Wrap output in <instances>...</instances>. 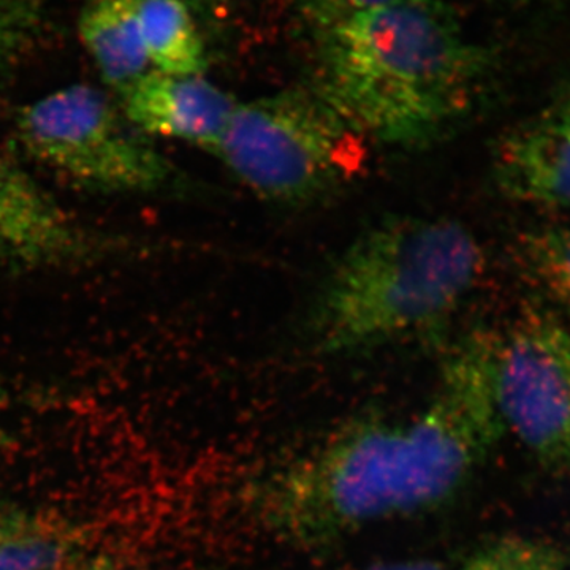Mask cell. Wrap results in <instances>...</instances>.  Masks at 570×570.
I'll return each instance as SVG.
<instances>
[{
    "label": "cell",
    "instance_id": "3",
    "mask_svg": "<svg viewBox=\"0 0 570 570\" xmlns=\"http://www.w3.org/2000/svg\"><path fill=\"white\" fill-rule=\"evenodd\" d=\"M483 268L479 239L459 220H387L330 273L311 317L314 343L346 354L433 328L459 309Z\"/></svg>",
    "mask_w": 570,
    "mask_h": 570
},
{
    "label": "cell",
    "instance_id": "15",
    "mask_svg": "<svg viewBox=\"0 0 570 570\" xmlns=\"http://www.w3.org/2000/svg\"><path fill=\"white\" fill-rule=\"evenodd\" d=\"M45 0H0V77L39 39Z\"/></svg>",
    "mask_w": 570,
    "mask_h": 570
},
{
    "label": "cell",
    "instance_id": "9",
    "mask_svg": "<svg viewBox=\"0 0 570 570\" xmlns=\"http://www.w3.org/2000/svg\"><path fill=\"white\" fill-rule=\"evenodd\" d=\"M124 115L145 135L174 138L212 153L236 100L204 75L149 70L121 97Z\"/></svg>",
    "mask_w": 570,
    "mask_h": 570
},
{
    "label": "cell",
    "instance_id": "10",
    "mask_svg": "<svg viewBox=\"0 0 570 570\" xmlns=\"http://www.w3.org/2000/svg\"><path fill=\"white\" fill-rule=\"evenodd\" d=\"M89 550L85 528L55 510L0 508V570H77Z\"/></svg>",
    "mask_w": 570,
    "mask_h": 570
},
{
    "label": "cell",
    "instance_id": "17",
    "mask_svg": "<svg viewBox=\"0 0 570 570\" xmlns=\"http://www.w3.org/2000/svg\"><path fill=\"white\" fill-rule=\"evenodd\" d=\"M7 406H9V397H7L6 390L0 385V455L6 452L11 441L9 430H7L6 425Z\"/></svg>",
    "mask_w": 570,
    "mask_h": 570
},
{
    "label": "cell",
    "instance_id": "8",
    "mask_svg": "<svg viewBox=\"0 0 570 570\" xmlns=\"http://www.w3.org/2000/svg\"><path fill=\"white\" fill-rule=\"evenodd\" d=\"M94 250L92 236L0 153V262L67 265L91 257Z\"/></svg>",
    "mask_w": 570,
    "mask_h": 570
},
{
    "label": "cell",
    "instance_id": "16",
    "mask_svg": "<svg viewBox=\"0 0 570 570\" xmlns=\"http://www.w3.org/2000/svg\"><path fill=\"white\" fill-rule=\"evenodd\" d=\"M393 0H295L299 18L314 32L322 33L356 14L387 6Z\"/></svg>",
    "mask_w": 570,
    "mask_h": 570
},
{
    "label": "cell",
    "instance_id": "19",
    "mask_svg": "<svg viewBox=\"0 0 570 570\" xmlns=\"http://www.w3.org/2000/svg\"><path fill=\"white\" fill-rule=\"evenodd\" d=\"M186 2L189 3V6H190V3H198V6H202V3H204V6H206V3H208V2H206V0H186Z\"/></svg>",
    "mask_w": 570,
    "mask_h": 570
},
{
    "label": "cell",
    "instance_id": "7",
    "mask_svg": "<svg viewBox=\"0 0 570 570\" xmlns=\"http://www.w3.org/2000/svg\"><path fill=\"white\" fill-rule=\"evenodd\" d=\"M494 181L519 204L570 212V78L499 141Z\"/></svg>",
    "mask_w": 570,
    "mask_h": 570
},
{
    "label": "cell",
    "instance_id": "5",
    "mask_svg": "<svg viewBox=\"0 0 570 570\" xmlns=\"http://www.w3.org/2000/svg\"><path fill=\"white\" fill-rule=\"evenodd\" d=\"M17 135L33 160L88 189L149 193L170 178L163 154L92 86H69L26 105Z\"/></svg>",
    "mask_w": 570,
    "mask_h": 570
},
{
    "label": "cell",
    "instance_id": "11",
    "mask_svg": "<svg viewBox=\"0 0 570 570\" xmlns=\"http://www.w3.org/2000/svg\"><path fill=\"white\" fill-rule=\"evenodd\" d=\"M78 33L104 81L119 97L153 70L142 47L138 0H88Z\"/></svg>",
    "mask_w": 570,
    "mask_h": 570
},
{
    "label": "cell",
    "instance_id": "2",
    "mask_svg": "<svg viewBox=\"0 0 570 570\" xmlns=\"http://www.w3.org/2000/svg\"><path fill=\"white\" fill-rule=\"evenodd\" d=\"M314 91L363 140L425 145L469 115L493 55L442 0H393L317 33Z\"/></svg>",
    "mask_w": 570,
    "mask_h": 570
},
{
    "label": "cell",
    "instance_id": "1",
    "mask_svg": "<svg viewBox=\"0 0 570 570\" xmlns=\"http://www.w3.org/2000/svg\"><path fill=\"white\" fill-rule=\"evenodd\" d=\"M504 434L493 336L475 333L448 355L422 407L396 417L356 415L330 428L249 482L247 513L279 546L326 549L445 504Z\"/></svg>",
    "mask_w": 570,
    "mask_h": 570
},
{
    "label": "cell",
    "instance_id": "12",
    "mask_svg": "<svg viewBox=\"0 0 570 570\" xmlns=\"http://www.w3.org/2000/svg\"><path fill=\"white\" fill-rule=\"evenodd\" d=\"M138 22L153 70L204 75V39L186 0H138Z\"/></svg>",
    "mask_w": 570,
    "mask_h": 570
},
{
    "label": "cell",
    "instance_id": "18",
    "mask_svg": "<svg viewBox=\"0 0 570 570\" xmlns=\"http://www.w3.org/2000/svg\"><path fill=\"white\" fill-rule=\"evenodd\" d=\"M494 2L521 9V7H558L569 3L570 0H494Z\"/></svg>",
    "mask_w": 570,
    "mask_h": 570
},
{
    "label": "cell",
    "instance_id": "13",
    "mask_svg": "<svg viewBox=\"0 0 570 570\" xmlns=\"http://www.w3.org/2000/svg\"><path fill=\"white\" fill-rule=\"evenodd\" d=\"M570 551L532 535H502L449 558L382 561L365 570H568Z\"/></svg>",
    "mask_w": 570,
    "mask_h": 570
},
{
    "label": "cell",
    "instance_id": "4",
    "mask_svg": "<svg viewBox=\"0 0 570 570\" xmlns=\"http://www.w3.org/2000/svg\"><path fill=\"white\" fill-rule=\"evenodd\" d=\"M363 138L314 89L236 104L213 154L266 200H313L351 178Z\"/></svg>",
    "mask_w": 570,
    "mask_h": 570
},
{
    "label": "cell",
    "instance_id": "6",
    "mask_svg": "<svg viewBox=\"0 0 570 570\" xmlns=\"http://www.w3.org/2000/svg\"><path fill=\"white\" fill-rule=\"evenodd\" d=\"M491 335L505 433L546 471L570 472L569 326L550 307L532 306Z\"/></svg>",
    "mask_w": 570,
    "mask_h": 570
},
{
    "label": "cell",
    "instance_id": "14",
    "mask_svg": "<svg viewBox=\"0 0 570 570\" xmlns=\"http://www.w3.org/2000/svg\"><path fill=\"white\" fill-rule=\"evenodd\" d=\"M524 265L570 328V225H546L524 236Z\"/></svg>",
    "mask_w": 570,
    "mask_h": 570
}]
</instances>
